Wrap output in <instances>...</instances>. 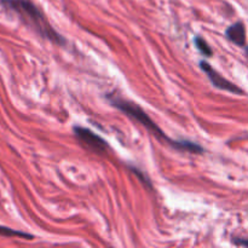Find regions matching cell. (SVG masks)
<instances>
[{
	"label": "cell",
	"instance_id": "obj_1",
	"mask_svg": "<svg viewBox=\"0 0 248 248\" xmlns=\"http://www.w3.org/2000/svg\"><path fill=\"white\" fill-rule=\"evenodd\" d=\"M0 2L7 9L16 12L22 21L28 24L41 38L47 39L57 45H63L65 43L64 38L51 27L45 15L31 0H0Z\"/></svg>",
	"mask_w": 248,
	"mask_h": 248
},
{
	"label": "cell",
	"instance_id": "obj_2",
	"mask_svg": "<svg viewBox=\"0 0 248 248\" xmlns=\"http://www.w3.org/2000/svg\"><path fill=\"white\" fill-rule=\"evenodd\" d=\"M107 98H108V101L110 102L115 108H118L119 110L123 111L124 114H126V115L130 116L131 119H133V120H136L137 123H140V125L144 126L152 135H154L155 137L159 138V140H166L169 144H171L172 140L166 137V135L162 132L161 128L149 118V115H148L138 104L127 101V99L121 98V97L116 96V94H108Z\"/></svg>",
	"mask_w": 248,
	"mask_h": 248
},
{
	"label": "cell",
	"instance_id": "obj_3",
	"mask_svg": "<svg viewBox=\"0 0 248 248\" xmlns=\"http://www.w3.org/2000/svg\"><path fill=\"white\" fill-rule=\"evenodd\" d=\"M74 133L75 136H77L78 140H79L85 147L91 149L92 152L102 154V153H106V150L108 149V144H107L106 140H104L103 138L99 137L98 135L92 132L89 128L81 127V126H75Z\"/></svg>",
	"mask_w": 248,
	"mask_h": 248
},
{
	"label": "cell",
	"instance_id": "obj_4",
	"mask_svg": "<svg viewBox=\"0 0 248 248\" xmlns=\"http://www.w3.org/2000/svg\"><path fill=\"white\" fill-rule=\"evenodd\" d=\"M200 67L203 72L206 73V75L208 77V79L211 80L212 85L217 89L223 90V91H228V92H232V93H236V94H242L244 91H242L240 87H237L236 85L232 84V81H229L228 79H225L224 77L219 74L218 72H216L207 62L205 61H201L200 62Z\"/></svg>",
	"mask_w": 248,
	"mask_h": 248
},
{
	"label": "cell",
	"instance_id": "obj_5",
	"mask_svg": "<svg viewBox=\"0 0 248 248\" xmlns=\"http://www.w3.org/2000/svg\"><path fill=\"white\" fill-rule=\"evenodd\" d=\"M225 34H227V38L234 44H236V45H246V29H245L242 22H236L232 26H230L225 31Z\"/></svg>",
	"mask_w": 248,
	"mask_h": 248
},
{
	"label": "cell",
	"instance_id": "obj_6",
	"mask_svg": "<svg viewBox=\"0 0 248 248\" xmlns=\"http://www.w3.org/2000/svg\"><path fill=\"white\" fill-rule=\"evenodd\" d=\"M170 145H172L174 149L181 150V152H189L194 153V154H201V153H203V149L201 145L190 142V140H172Z\"/></svg>",
	"mask_w": 248,
	"mask_h": 248
},
{
	"label": "cell",
	"instance_id": "obj_7",
	"mask_svg": "<svg viewBox=\"0 0 248 248\" xmlns=\"http://www.w3.org/2000/svg\"><path fill=\"white\" fill-rule=\"evenodd\" d=\"M195 46L198 47V50L200 51L202 55L207 56V57L212 56V48L208 46V44L206 43L205 39L200 38V36H196V38H195Z\"/></svg>",
	"mask_w": 248,
	"mask_h": 248
},
{
	"label": "cell",
	"instance_id": "obj_8",
	"mask_svg": "<svg viewBox=\"0 0 248 248\" xmlns=\"http://www.w3.org/2000/svg\"><path fill=\"white\" fill-rule=\"evenodd\" d=\"M0 235L2 236H18V237H24V239H33V236L27 232H16V230H12L10 228L6 227H0Z\"/></svg>",
	"mask_w": 248,
	"mask_h": 248
},
{
	"label": "cell",
	"instance_id": "obj_9",
	"mask_svg": "<svg viewBox=\"0 0 248 248\" xmlns=\"http://www.w3.org/2000/svg\"><path fill=\"white\" fill-rule=\"evenodd\" d=\"M235 244L236 245H240V246H246L248 247V240H242V239H239V240H235Z\"/></svg>",
	"mask_w": 248,
	"mask_h": 248
},
{
	"label": "cell",
	"instance_id": "obj_10",
	"mask_svg": "<svg viewBox=\"0 0 248 248\" xmlns=\"http://www.w3.org/2000/svg\"><path fill=\"white\" fill-rule=\"evenodd\" d=\"M247 53H248V47H247Z\"/></svg>",
	"mask_w": 248,
	"mask_h": 248
}]
</instances>
